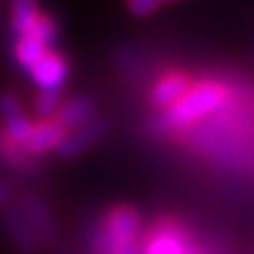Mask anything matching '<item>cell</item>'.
Instances as JSON below:
<instances>
[{
	"mask_svg": "<svg viewBox=\"0 0 254 254\" xmlns=\"http://www.w3.org/2000/svg\"><path fill=\"white\" fill-rule=\"evenodd\" d=\"M196 254H198V252H196Z\"/></svg>",
	"mask_w": 254,
	"mask_h": 254,
	"instance_id": "cell-18",
	"label": "cell"
},
{
	"mask_svg": "<svg viewBox=\"0 0 254 254\" xmlns=\"http://www.w3.org/2000/svg\"><path fill=\"white\" fill-rule=\"evenodd\" d=\"M4 230H7L11 243L22 252H34L38 250L40 239L36 237V232L31 230V225L27 223V219L22 216V212L18 207H4L2 214H0Z\"/></svg>",
	"mask_w": 254,
	"mask_h": 254,
	"instance_id": "cell-8",
	"label": "cell"
},
{
	"mask_svg": "<svg viewBox=\"0 0 254 254\" xmlns=\"http://www.w3.org/2000/svg\"><path fill=\"white\" fill-rule=\"evenodd\" d=\"M143 254H196V250L188 243L179 225L163 221L147 234V239H143Z\"/></svg>",
	"mask_w": 254,
	"mask_h": 254,
	"instance_id": "cell-4",
	"label": "cell"
},
{
	"mask_svg": "<svg viewBox=\"0 0 254 254\" xmlns=\"http://www.w3.org/2000/svg\"><path fill=\"white\" fill-rule=\"evenodd\" d=\"M18 210L22 212V216H25L27 223L31 225V230L36 232V237L40 239V243L52 241L54 234H56V223H54L52 212L47 210V205H45L38 196H31V194L29 196H22Z\"/></svg>",
	"mask_w": 254,
	"mask_h": 254,
	"instance_id": "cell-9",
	"label": "cell"
},
{
	"mask_svg": "<svg viewBox=\"0 0 254 254\" xmlns=\"http://www.w3.org/2000/svg\"><path fill=\"white\" fill-rule=\"evenodd\" d=\"M192 87V83L188 80V76L183 74H165L149 92V98L156 107H172L176 101L185 96V92Z\"/></svg>",
	"mask_w": 254,
	"mask_h": 254,
	"instance_id": "cell-10",
	"label": "cell"
},
{
	"mask_svg": "<svg viewBox=\"0 0 254 254\" xmlns=\"http://www.w3.org/2000/svg\"><path fill=\"white\" fill-rule=\"evenodd\" d=\"M161 7H163L161 0H131V2L127 4V11L138 18H145V16H152V13L158 11Z\"/></svg>",
	"mask_w": 254,
	"mask_h": 254,
	"instance_id": "cell-16",
	"label": "cell"
},
{
	"mask_svg": "<svg viewBox=\"0 0 254 254\" xmlns=\"http://www.w3.org/2000/svg\"><path fill=\"white\" fill-rule=\"evenodd\" d=\"M65 134H67V129L58 123L56 119L38 121V123H34V129H31L29 138H27L25 152L29 154L31 158L43 156V154H49V152H56L58 145L65 138Z\"/></svg>",
	"mask_w": 254,
	"mask_h": 254,
	"instance_id": "cell-7",
	"label": "cell"
},
{
	"mask_svg": "<svg viewBox=\"0 0 254 254\" xmlns=\"http://www.w3.org/2000/svg\"><path fill=\"white\" fill-rule=\"evenodd\" d=\"M94 114H96V105H94L92 98L76 96V98H69V101H63L61 110H58V114H56V121L69 131V129H74V127L92 121Z\"/></svg>",
	"mask_w": 254,
	"mask_h": 254,
	"instance_id": "cell-11",
	"label": "cell"
},
{
	"mask_svg": "<svg viewBox=\"0 0 254 254\" xmlns=\"http://www.w3.org/2000/svg\"><path fill=\"white\" fill-rule=\"evenodd\" d=\"M0 119H2V136L11 140L13 145L25 149L27 138H29L31 129H34V121L22 112L20 103L13 94H2L0 96Z\"/></svg>",
	"mask_w": 254,
	"mask_h": 254,
	"instance_id": "cell-5",
	"label": "cell"
},
{
	"mask_svg": "<svg viewBox=\"0 0 254 254\" xmlns=\"http://www.w3.org/2000/svg\"><path fill=\"white\" fill-rule=\"evenodd\" d=\"M61 105H63L61 92H38V96H36V101H34V112L40 121L56 119Z\"/></svg>",
	"mask_w": 254,
	"mask_h": 254,
	"instance_id": "cell-15",
	"label": "cell"
},
{
	"mask_svg": "<svg viewBox=\"0 0 254 254\" xmlns=\"http://www.w3.org/2000/svg\"><path fill=\"white\" fill-rule=\"evenodd\" d=\"M49 49L52 47L45 45L43 40H38V38H20V40H16V45H13V58H16V63L22 67V69L29 71Z\"/></svg>",
	"mask_w": 254,
	"mask_h": 254,
	"instance_id": "cell-13",
	"label": "cell"
},
{
	"mask_svg": "<svg viewBox=\"0 0 254 254\" xmlns=\"http://www.w3.org/2000/svg\"><path fill=\"white\" fill-rule=\"evenodd\" d=\"M11 201V188L7 185V181L0 179V207H7Z\"/></svg>",
	"mask_w": 254,
	"mask_h": 254,
	"instance_id": "cell-17",
	"label": "cell"
},
{
	"mask_svg": "<svg viewBox=\"0 0 254 254\" xmlns=\"http://www.w3.org/2000/svg\"><path fill=\"white\" fill-rule=\"evenodd\" d=\"M105 131H107V121L94 116L92 121H87V123H83V125H78V127H74V129L67 131L65 138H63V143L58 145L56 154L61 158L78 156V154L87 152L92 145H96L98 140L105 136Z\"/></svg>",
	"mask_w": 254,
	"mask_h": 254,
	"instance_id": "cell-6",
	"label": "cell"
},
{
	"mask_svg": "<svg viewBox=\"0 0 254 254\" xmlns=\"http://www.w3.org/2000/svg\"><path fill=\"white\" fill-rule=\"evenodd\" d=\"M43 16V9L38 7L31 0H18L11 4V18H9V25H11V34L18 38L27 36L31 29L36 27V22Z\"/></svg>",
	"mask_w": 254,
	"mask_h": 254,
	"instance_id": "cell-12",
	"label": "cell"
},
{
	"mask_svg": "<svg viewBox=\"0 0 254 254\" xmlns=\"http://www.w3.org/2000/svg\"><path fill=\"white\" fill-rule=\"evenodd\" d=\"M98 223L110 243V254H143V221L138 210L116 205Z\"/></svg>",
	"mask_w": 254,
	"mask_h": 254,
	"instance_id": "cell-1",
	"label": "cell"
},
{
	"mask_svg": "<svg viewBox=\"0 0 254 254\" xmlns=\"http://www.w3.org/2000/svg\"><path fill=\"white\" fill-rule=\"evenodd\" d=\"M27 74L40 92H61V87L69 76V63L65 61L63 54L49 49Z\"/></svg>",
	"mask_w": 254,
	"mask_h": 254,
	"instance_id": "cell-3",
	"label": "cell"
},
{
	"mask_svg": "<svg viewBox=\"0 0 254 254\" xmlns=\"http://www.w3.org/2000/svg\"><path fill=\"white\" fill-rule=\"evenodd\" d=\"M221 103H223V89H221L216 83L192 85L181 101H176L172 107H167V112L161 119L163 129H165V127L190 125L192 121L214 112Z\"/></svg>",
	"mask_w": 254,
	"mask_h": 254,
	"instance_id": "cell-2",
	"label": "cell"
},
{
	"mask_svg": "<svg viewBox=\"0 0 254 254\" xmlns=\"http://www.w3.org/2000/svg\"><path fill=\"white\" fill-rule=\"evenodd\" d=\"M0 161H4L7 165L16 167V170L29 172L31 170V156L25 152L22 147L13 145L11 140H7L2 134H0Z\"/></svg>",
	"mask_w": 254,
	"mask_h": 254,
	"instance_id": "cell-14",
	"label": "cell"
}]
</instances>
